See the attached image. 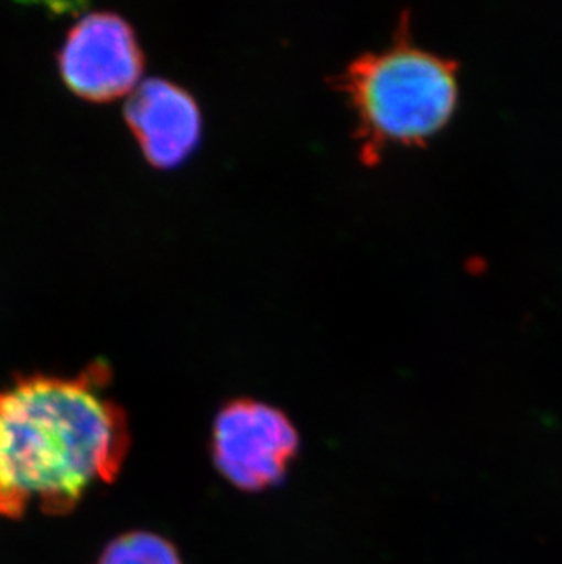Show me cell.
<instances>
[{
    "label": "cell",
    "mask_w": 562,
    "mask_h": 564,
    "mask_svg": "<svg viewBox=\"0 0 562 564\" xmlns=\"http://www.w3.org/2000/svg\"><path fill=\"white\" fill-rule=\"evenodd\" d=\"M97 564H181L166 539L149 532H128L108 544Z\"/></svg>",
    "instance_id": "6"
},
{
    "label": "cell",
    "mask_w": 562,
    "mask_h": 564,
    "mask_svg": "<svg viewBox=\"0 0 562 564\" xmlns=\"http://www.w3.org/2000/svg\"><path fill=\"white\" fill-rule=\"evenodd\" d=\"M143 66L133 28L112 11L80 17L58 52L64 83L90 101H112L132 94Z\"/></svg>",
    "instance_id": "4"
},
{
    "label": "cell",
    "mask_w": 562,
    "mask_h": 564,
    "mask_svg": "<svg viewBox=\"0 0 562 564\" xmlns=\"http://www.w3.org/2000/svg\"><path fill=\"white\" fill-rule=\"evenodd\" d=\"M296 449V430L271 405L234 400L214 422L216 466L241 490H263L278 482Z\"/></svg>",
    "instance_id": "3"
},
{
    "label": "cell",
    "mask_w": 562,
    "mask_h": 564,
    "mask_svg": "<svg viewBox=\"0 0 562 564\" xmlns=\"http://www.w3.org/2000/svg\"><path fill=\"white\" fill-rule=\"evenodd\" d=\"M107 366L75 377L28 375L0 388V519L74 511L112 482L130 446L125 411L102 393Z\"/></svg>",
    "instance_id": "1"
},
{
    "label": "cell",
    "mask_w": 562,
    "mask_h": 564,
    "mask_svg": "<svg viewBox=\"0 0 562 564\" xmlns=\"http://www.w3.org/2000/svg\"><path fill=\"white\" fill-rule=\"evenodd\" d=\"M125 118L144 158L160 169L183 163L202 138L196 99L170 80L154 77L139 83L128 96Z\"/></svg>",
    "instance_id": "5"
},
{
    "label": "cell",
    "mask_w": 562,
    "mask_h": 564,
    "mask_svg": "<svg viewBox=\"0 0 562 564\" xmlns=\"http://www.w3.org/2000/svg\"><path fill=\"white\" fill-rule=\"evenodd\" d=\"M456 64L414 48L403 19L395 43L356 57L338 77L358 116L356 138L367 163L391 143H424L456 107Z\"/></svg>",
    "instance_id": "2"
}]
</instances>
